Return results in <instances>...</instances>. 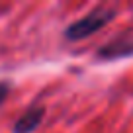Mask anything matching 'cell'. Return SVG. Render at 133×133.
<instances>
[{"instance_id": "277c9868", "label": "cell", "mask_w": 133, "mask_h": 133, "mask_svg": "<svg viewBox=\"0 0 133 133\" xmlns=\"http://www.w3.org/2000/svg\"><path fill=\"white\" fill-rule=\"evenodd\" d=\"M8 92H10V84H8V82H0V104L6 100Z\"/></svg>"}, {"instance_id": "6da1fadb", "label": "cell", "mask_w": 133, "mask_h": 133, "mask_svg": "<svg viewBox=\"0 0 133 133\" xmlns=\"http://www.w3.org/2000/svg\"><path fill=\"white\" fill-rule=\"evenodd\" d=\"M114 16H116L114 10L98 8V10H94V12L86 14L84 18L76 20L75 24H71L65 29V35H66V39H71V41H80V39H84V37H90L92 33H96L100 28L108 25L110 22L114 20Z\"/></svg>"}, {"instance_id": "3957f363", "label": "cell", "mask_w": 133, "mask_h": 133, "mask_svg": "<svg viewBox=\"0 0 133 133\" xmlns=\"http://www.w3.org/2000/svg\"><path fill=\"white\" fill-rule=\"evenodd\" d=\"M133 55V41H116L106 45L98 53L100 59H116V57H127Z\"/></svg>"}, {"instance_id": "7a4b0ae2", "label": "cell", "mask_w": 133, "mask_h": 133, "mask_svg": "<svg viewBox=\"0 0 133 133\" xmlns=\"http://www.w3.org/2000/svg\"><path fill=\"white\" fill-rule=\"evenodd\" d=\"M45 117V108L43 106H33L22 117H18L14 123V133H33L39 127V123Z\"/></svg>"}]
</instances>
